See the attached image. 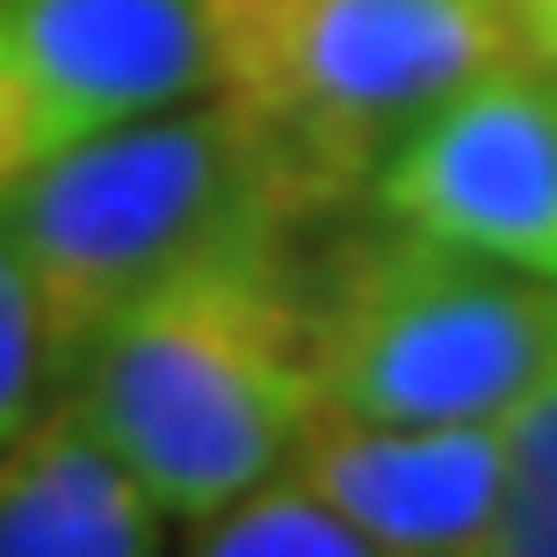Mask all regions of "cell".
I'll list each match as a JSON object with an SVG mask.
<instances>
[{
  "label": "cell",
  "instance_id": "cell-3",
  "mask_svg": "<svg viewBox=\"0 0 557 557\" xmlns=\"http://www.w3.org/2000/svg\"><path fill=\"white\" fill-rule=\"evenodd\" d=\"M210 87L275 145L326 225L434 102L529 59L507 0H203Z\"/></svg>",
  "mask_w": 557,
  "mask_h": 557
},
{
  "label": "cell",
  "instance_id": "cell-4",
  "mask_svg": "<svg viewBox=\"0 0 557 557\" xmlns=\"http://www.w3.org/2000/svg\"><path fill=\"white\" fill-rule=\"evenodd\" d=\"M319 398L355 420H493L557 362V283L376 210L305 269Z\"/></svg>",
  "mask_w": 557,
  "mask_h": 557
},
{
  "label": "cell",
  "instance_id": "cell-10",
  "mask_svg": "<svg viewBox=\"0 0 557 557\" xmlns=\"http://www.w3.org/2000/svg\"><path fill=\"white\" fill-rule=\"evenodd\" d=\"M499 449H507V485H499V515L485 550L557 557V362L507 406Z\"/></svg>",
  "mask_w": 557,
  "mask_h": 557
},
{
  "label": "cell",
  "instance_id": "cell-5",
  "mask_svg": "<svg viewBox=\"0 0 557 557\" xmlns=\"http://www.w3.org/2000/svg\"><path fill=\"white\" fill-rule=\"evenodd\" d=\"M370 210L557 283V81L521 59L463 81L384 152Z\"/></svg>",
  "mask_w": 557,
  "mask_h": 557
},
{
  "label": "cell",
  "instance_id": "cell-2",
  "mask_svg": "<svg viewBox=\"0 0 557 557\" xmlns=\"http://www.w3.org/2000/svg\"><path fill=\"white\" fill-rule=\"evenodd\" d=\"M0 210L37 275L59 384L81 362L87 333L116 305H131L145 283L239 239L319 232L275 145L225 95L218 102L188 95L174 109L59 145L0 196Z\"/></svg>",
  "mask_w": 557,
  "mask_h": 557
},
{
  "label": "cell",
  "instance_id": "cell-7",
  "mask_svg": "<svg viewBox=\"0 0 557 557\" xmlns=\"http://www.w3.org/2000/svg\"><path fill=\"white\" fill-rule=\"evenodd\" d=\"M44 95L51 152L210 87L203 0H0Z\"/></svg>",
  "mask_w": 557,
  "mask_h": 557
},
{
  "label": "cell",
  "instance_id": "cell-9",
  "mask_svg": "<svg viewBox=\"0 0 557 557\" xmlns=\"http://www.w3.org/2000/svg\"><path fill=\"white\" fill-rule=\"evenodd\" d=\"M188 529H196L188 550H203V557H362L370 550L362 529L297 463H283L253 493H239L232 507L188 521Z\"/></svg>",
  "mask_w": 557,
  "mask_h": 557
},
{
  "label": "cell",
  "instance_id": "cell-1",
  "mask_svg": "<svg viewBox=\"0 0 557 557\" xmlns=\"http://www.w3.org/2000/svg\"><path fill=\"white\" fill-rule=\"evenodd\" d=\"M145 478L166 521H203L297 456L319 398L297 239H239L145 283L59 384Z\"/></svg>",
  "mask_w": 557,
  "mask_h": 557
},
{
  "label": "cell",
  "instance_id": "cell-12",
  "mask_svg": "<svg viewBox=\"0 0 557 557\" xmlns=\"http://www.w3.org/2000/svg\"><path fill=\"white\" fill-rule=\"evenodd\" d=\"M37 160H51V124H44V95L22 65L8 22H0V196L29 174Z\"/></svg>",
  "mask_w": 557,
  "mask_h": 557
},
{
  "label": "cell",
  "instance_id": "cell-8",
  "mask_svg": "<svg viewBox=\"0 0 557 557\" xmlns=\"http://www.w3.org/2000/svg\"><path fill=\"white\" fill-rule=\"evenodd\" d=\"M160 529L166 507L65 392L0 442V557H145Z\"/></svg>",
  "mask_w": 557,
  "mask_h": 557
},
{
  "label": "cell",
  "instance_id": "cell-6",
  "mask_svg": "<svg viewBox=\"0 0 557 557\" xmlns=\"http://www.w3.org/2000/svg\"><path fill=\"white\" fill-rule=\"evenodd\" d=\"M289 463L362 529L370 550L406 557L485 550L499 485H507V449L493 420L392 428V420H355L341 406H319Z\"/></svg>",
  "mask_w": 557,
  "mask_h": 557
},
{
  "label": "cell",
  "instance_id": "cell-11",
  "mask_svg": "<svg viewBox=\"0 0 557 557\" xmlns=\"http://www.w3.org/2000/svg\"><path fill=\"white\" fill-rule=\"evenodd\" d=\"M51 398H59V370H51V341H44L37 275L0 210V442H15Z\"/></svg>",
  "mask_w": 557,
  "mask_h": 557
},
{
  "label": "cell",
  "instance_id": "cell-13",
  "mask_svg": "<svg viewBox=\"0 0 557 557\" xmlns=\"http://www.w3.org/2000/svg\"><path fill=\"white\" fill-rule=\"evenodd\" d=\"M507 8H515V29L529 44V59L557 65V0H507Z\"/></svg>",
  "mask_w": 557,
  "mask_h": 557
}]
</instances>
